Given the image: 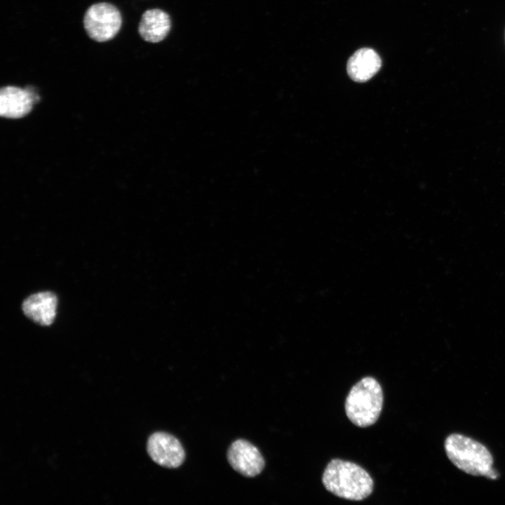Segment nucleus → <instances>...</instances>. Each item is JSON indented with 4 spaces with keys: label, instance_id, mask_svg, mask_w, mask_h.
<instances>
[{
    "label": "nucleus",
    "instance_id": "1a4fd4ad",
    "mask_svg": "<svg viewBox=\"0 0 505 505\" xmlns=\"http://www.w3.org/2000/svg\"><path fill=\"white\" fill-rule=\"evenodd\" d=\"M382 61L379 55L369 48L356 50L349 59L346 69L350 78L357 82L370 79L380 69Z\"/></svg>",
    "mask_w": 505,
    "mask_h": 505
},
{
    "label": "nucleus",
    "instance_id": "20e7f679",
    "mask_svg": "<svg viewBox=\"0 0 505 505\" xmlns=\"http://www.w3.org/2000/svg\"><path fill=\"white\" fill-rule=\"evenodd\" d=\"M122 24L121 14L114 5L100 2L93 4L86 11L83 26L88 36L97 42L112 39Z\"/></svg>",
    "mask_w": 505,
    "mask_h": 505
},
{
    "label": "nucleus",
    "instance_id": "0eeeda50",
    "mask_svg": "<svg viewBox=\"0 0 505 505\" xmlns=\"http://www.w3.org/2000/svg\"><path fill=\"white\" fill-rule=\"evenodd\" d=\"M36 95L28 88L7 86L0 91L1 115L7 118H20L32 108Z\"/></svg>",
    "mask_w": 505,
    "mask_h": 505
},
{
    "label": "nucleus",
    "instance_id": "f03ea898",
    "mask_svg": "<svg viewBox=\"0 0 505 505\" xmlns=\"http://www.w3.org/2000/svg\"><path fill=\"white\" fill-rule=\"evenodd\" d=\"M445 450L450 462L466 473L495 480L499 474L492 468L493 458L485 446L467 436L453 433L445 441Z\"/></svg>",
    "mask_w": 505,
    "mask_h": 505
},
{
    "label": "nucleus",
    "instance_id": "39448f33",
    "mask_svg": "<svg viewBox=\"0 0 505 505\" xmlns=\"http://www.w3.org/2000/svg\"><path fill=\"white\" fill-rule=\"evenodd\" d=\"M147 452L155 463L168 469L178 468L185 459V452L179 440L162 431L155 432L148 438Z\"/></svg>",
    "mask_w": 505,
    "mask_h": 505
},
{
    "label": "nucleus",
    "instance_id": "6e6552de",
    "mask_svg": "<svg viewBox=\"0 0 505 505\" xmlns=\"http://www.w3.org/2000/svg\"><path fill=\"white\" fill-rule=\"evenodd\" d=\"M57 296L51 292L33 294L24 300L22 311L34 322L41 325H50L56 316Z\"/></svg>",
    "mask_w": 505,
    "mask_h": 505
},
{
    "label": "nucleus",
    "instance_id": "9d476101",
    "mask_svg": "<svg viewBox=\"0 0 505 505\" xmlns=\"http://www.w3.org/2000/svg\"><path fill=\"white\" fill-rule=\"evenodd\" d=\"M170 27L171 21L168 14L161 9L153 8L142 14L138 32L144 41L158 43L167 36Z\"/></svg>",
    "mask_w": 505,
    "mask_h": 505
},
{
    "label": "nucleus",
    "instance_id": "423d86ee",
    "mask_svg": "<svg viewBox=\"0 0 505 505\" xmlns=\"http://www.w3.org/2000/svg\"><path fill=\"white\" fill-rule=\"evenodd\" d=\"M230 466L245 477H255L264 468V459L259 450L248 440L238 439L233 442L227 451Z\"/></svg>",
    "mask_w": 505,
    "mask_h": 505
},
{
    "label": "nucleus",
    "instance_id": "7ed1b4c3",
    "mask_svg": "<svg viewBox=\"0 0 505 505\" xmlns=\"http://www.w3.org/2000/svg\"><path fill=\"white\" fill-rule=\"evenodd\" d=\"M382 405L380 384L375 378L366 377L351 389L345 401V412L354 424L367 427L377 421Z\"/></svg>",
    "mask_w": 505,
    "mask_h": 505
},
{
    "label": "nucleus",
    "instance_id": "f257e3e1",
    "mask_svg": "<svg viewBox=\"0 0 505 505\" xmlns=\"http://www.w3.org/2000/svg\"><path fill=\"white\" fill-rule=\"evenodd\" d=\"M322 483L335 496L353 501L367 498L374 487L373 480L365 469L355 463L339 459L328 463Z\"/></svg>",
    "mask_w": 505,
    "mask_h": 505
}]
</instances>
